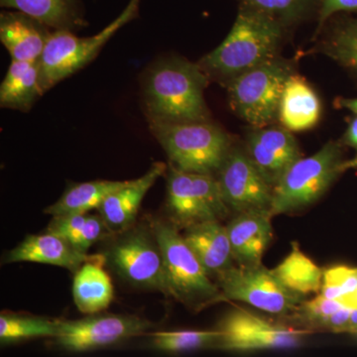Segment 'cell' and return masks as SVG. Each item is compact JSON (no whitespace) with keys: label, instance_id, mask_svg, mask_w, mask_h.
I'll list each match as a JSON object with an SVG mask.
<instances>
[{"label":"cell","instance_id":"1","mask_svg":"<svg viewBox=\"0 0 357 357\" xmlns=\"http://www.w3.org/2000/svg\"><path fill=\"white\" fill-rule=\"evenodd\" d=\"M208 76L199 64L168 58L148 70L143 93L149 121L194 122L210 121L204 100Z\"/></svg>","mask_w":357,"mask_h":357},{"label":"cell","instance_id":"2","mask_svg":"<svg viewBox=\"0 0 357 357\" xmlns=\"http://www.w3.org/2000/svg\"><path fill=\"white\" fill-rule=\"evenodd\" d=\"M285 29L266 14L241 6L227 38L198 64L208 76L229 82L276 58Z\"/></svg>","mask_w":357,"mask_h":357},{"label":"cell","instance_id":"3","mask_svg":"<svg viewBox=\"0 0 357 357\" xmlns=\"http://www.w3.org/2000/svg\"><path fill=\"white\" fill-rule=\"evenodd\" d=\"M149 124L170 165L183 172L215 176L234 146L229 134L211 121Z\"/></svg>","mask_w":357,"mask_h":357},{"label":"cell","instance_id":"4","mask_svg":"<svg viewBox=\"0 0 357 357\" xmlns=\"http://www.w3.org/2000/svg\"><path fill=\"white\" fill-rule=\"evenodd\" d=\"M150 229L163 255L169 297L196 312L227 301L173 223L153 220Z\"/></svg>","mask_w":357,"mask_h":357},{"label":"cell","instance_id":"5","mask_svg":"<svg viewBox=\"0 0 357 357\" xmlns=\"http://www.w3.org/2000/svg\"><path fill=\"white\" fill-rule=\"evenodd\" d=\"M140 1L130 0L124 10L112 23L93 36L79 37L74 32L65 30L52 32L39 60L43 95L89 64L115 33L137 18Z\"/></svg>","mask_w":357,"mask_h":357},{"label":"cell","instance_id":"6","mask_svg":"<svg viewBox=\"0 0 357 357\" xmlns=\"http://www.w3.org/2000/svg\"><path fill=\"white\" fill-rule=\"evenodd\" d=\"M344 161L340 145L330 141L316 154L295 162L274 187L272 218L316 203L342 174Z\"/></svg>","mask_w":357,"mask_h":357},{"label":"cell","instance_id":"7","mask_svg":"<svg viewBox=\"0 0 357 357\" xmlns=\"http://www.w3.org/2000/svg\"><path fill=\"white\" fill-rule=\"evenodd\" d=\"M292 74V64L276 57L234 77L227 84L230 107L255 128L273 123L278 119L284 88Z\"/></svg>","mask_w":357,"mask_h":357},{"label":"cell","instance_id":"8","mask_svg":"<svg viewBox=\"0 0 357 357\" xmlns=\"http://www.w3.org/2000/svg\"><path fill=\"white\" fill-rule=\"evenodd\" d=\"M166 208L169 222L178 229L222 220L229 215L215 176L188 173L169 166Z\"/></svg>","mask_w":357,"mask_h":357},{"label":"cell","instance_id":"9","mask_svg":"<svg viewBox=\"0 0 357 357\" xmlns=\"http://www.w3.org/2000/svg\"><path fill=\"white\" fill-rule=\"evenodd\" d=\"M227 301H239L277 316L291 317L305 297L282 285L273 271L259 265H234L215 279Z\"/></svg>","mask_w":357,"mask_h":357},{"label":"cell","instance_id":"10","mask_svg":"<svg viewBox=\"0 0 357 357\" xmlns=\"http://www.w3.org/2000/svg\"><path fill=\"white\" fill-rule=\"evenodd\" d=\"M107 250V261L128 283L169 296L163 255L151 229L121 232Z\"/></svg>","mask_w":357,"mask_h":357},{"label":"cell","instance_id":"11","mask_svg":"<svg viewBox=\"0 0 357 357\" xmlns=\"http://www.w3.org/2000/svg\"><path fill=\"white\" fill-rule=\"evenodd\" d=\"M218 349L255 351L296 349L304 344L312 331L278 325L243 309L234 310L220 321Z\"/></svg>","mask_w":357,"mask_h":357},{"label":"cell","instance_id":"12","mask_svg":"<svg viewBox=\"0 0 357 357\" xmlns=\"http://www.w3.org/2000/svg\"><path fill=\"white\" fill-rule=\"evenodd\" d=\"M153 324L133 314H95L76 321H60L55 342L68 351H96L137 337Z\"/></svg>","mask_w":357,"mask_h":357},{"label":"cell","instance_id":"13","mask_svg":"<svg viewBox=\"0 0 357 357\" xmlns=\"http://www.w3.org/2000/svg\"><path fill=\"white\" fill-rule=\"evenodd\" d=\"M217 174L222 198L231 213L271 215L274 188L258 171L245 150L234 145Z\"/></svg>","mask_w":357,"mask_h":357},{"label":"cell","instance_id":"14","mask_svg":"<svg viewBox=\"0 0 357 357\" xmlns=\"http://www.w3.org/2000/svg\"><path fill=\"white\" fill-rule=\"evenodd\" d=\"M246 153L272 187L302 158L297 140L285 128H259L248 133Z\"/></svg>","mask_w":357,"mask_h":357},{"label":"cell","instance_id":"15","mask_svg":"<svg viewBox=\"0 0 357 357\" xmlns=\"http://www.w3.org/2000/svg\"><path fill=\"white\" fill-rule=\"evenodd\" d=\"M166 171L165 163L155 162L144 175L126 181L105 199L98 211L109 232L119 234L132 227L143 199Z\"/></svg>","mask_w":357,"mask_h":357},{"label":"cell","instance_id":"16","mask_svg":"<svg viewBox=\"0 0 357 357\" xmlns=\"http://www.w3.org/2000/svg\"><path fill=\"white\" fill-rule=\"evenodd\" d=\"M52 32L48 26L20 11L0 14V41L11 61L39 62Z\"/></svg>","mask_w":357,"mask_h":357},{"label":"cell","instance_id":"17","mask_svg":"<svg viewBox=\"0 0 357 357\" xmlns=\"http://www.w3.org/2000/svg\"><path fill=\"white\" fill-rule=\"evenodd\" d=\"M98 255L81 252L62 237L46 231L31 234L6 256V263L32 262L66 268L76 273L84 263L96 259Z\"/></svg>","mask_w":357,"mask_h":357},{"label":"cell","instance_id":"18","mask_svg":"<svg viewBox=\"0 0 357 357\" xmlns=\"http://www.w3.org/2000/svg\"><path fill=\"white\" fill-rule=\"evenodd\" d=\"M271 220L269 213H243L230 220L227 229L236 264H261L273 238Z\"/></svg>","mask_w":357,"mask_h":357},{"label":"cell","instance_id":"19","mask_svg":"<svg viewBox=\"0 0 357 357\" xmlns=\"http://www.w3.org/2000/svg\"><path fill=\"white\" fill-rule=\"evenodd\" d=\"M184 230L185 243L211 279L236 265L227 227L220 220L199 223Z\"/></svg>","mask_w":357,"mask_h":357},{"label":"cell","instance_id":"20","mask_svg":"<svg viewBox=\"0 0 357 357\" xmlns=\"http://www.w3.org/2000/svg\"><path fill=\"white\" fill-rule=\"evenodd\" d=\"M321 105L314 89L304 77L294 74L289 77L282 93L278 119L291 132L309 130L318 124Z\"/></svg>","mask_w":357,"mask_h":357},{"label":"cell","instance_id":"21","mask_svg":"<svg viewBox=\"0 0 357 357\" xmlns=\"http://www.w3.org/2000/svg\"><path fill=\"white\" fill-rule=\"evenodd\" d=\"M107 257L98 255L84 263L75 273L73 297L77 310L84 314H100L110 306L114 298V284L105 270Z\"/></svg>","mask_w":357,"mask_h":357},{"label":"cell","instance_id":"22","mask_svg":"<svg viewBox=\"0 0 357 357\" xmlns=\"http://www.w3.org/2000/svg\"><path fill=\"white\" fill-rule=\"evenodd\" d=\"M0 6L27 14L53 31L75 32L88 26L79 0H0Z\"/></svg>","mask_w":357,"mask_h":357},{"label":"cell","instance_id":"23","mask_svg":"<svg viewBox=\"0 0 357 357\" xmlns=\"http://www.w3.org/2000/svg\"><path fill=\"white\" fill-rule=\"evenodd\" d=\"M42 96L39 62L11 61L0 86L1 107L27 112Z\"/></svg>","mask_w":357,"mask_h":357},{"label":"cell","instance_id":"24","mask_svg":"<svg viewBox=\"0 0 357 357\" xmlns=\"http://www.w3.org/2000/svg\"><path fill=\"white\" fill-rule=\"evenodd\" d=\"M126 184V181L96 180L76 183L66 190L56 203L47 206L46 215H84L102 206L110 194Z\"/></svg>","mask_w":357,"mask_h":357},{"label":"cell","instance_id":"25","mask_svg":"<svg viewBox=\"0 0 357 357\" xmlns=\"http://www.w3.org/2000/svg\"><path fill=\"white\" fill-rule=\"evenodd\" d=\"M292 251L274 269L275 276L284 287L297 295L306 297L319 293L323 283L324 270L307 257L297 243H292Z\"/></svg>","mask_w":357,"mask_h":357},{"label":"cell","instance_id":"26","mask_svg":"<svg viewBox=\"0 0 357 357\" xmlns=\"http://www.w3.org/2000/svg\"><path fill=\"white\" fill-rule=\"evenodd\" d=\"M105 230L109 231L100 215L84 213L53 217L46 231L62 237L77 250L86 253L102 238Z\"/></svg>","mask_w":357,"mask_h":357},{"label":"cell","instance_id":"27","mask_svg":"<svg viewBox=\"0 0 357 357\" xmlns=\"http://www.w3.org/2000/svg\"><path fill=\"white\" fill-rule=\"evenodd\" d=\"M60 319L43 317L2 312L0 316V340L1 344H16L39 337H56Z\"/></svg>","mask_w":357,"mask_h":357},{"label":"cell","instance_id":"28","mask_svg":"<svg viewBox=\"0 0 357 357\" xmlns=\"http://www.w3.org/2000/svg\"><path fill=\"white\" fill-rule=\"evenodd\" d=\"M151 347L157 351L180 354L204 349H218L222 333L220 331H176L155 333Z\"/></svg>","mask_w":357,"mask_h":357},{"label":"cell","instance_id":"29","mask_svg":"<svg viewBox=\"0 0 357 357\" xmlns=\"http://www.w3.org/2000/svg\"><path fill=\"white\" fill-rule=\"evenodd\" d=\"M241 6L250 7L266 14L284 27L295 24L306 18L314 8L318 11V0H239Z\"/></svg>","mask_w":357,"mask_h":357},{"label":"cell","instance_id":"30","mask_svg":"<svg viewBox=\"0 0 357 357\" xmlns=\"http://www.w3.org/2000/svg\"><path fill=\"white\" fill-rule=\"evenodd\" d=\"M321 47L326 55L357 73V20L333 28Z\"/></svg>","mask_w":357,"mask_h":357},{"label":"cell","instance_id":"31","mask_svg":"<svg viewBox=\"0 0 357 357\" xmlns=\"http://www.w3.org/2000/svg\"><path fill=\"white\" fill-rule=\"evenodd\" d=\"M356 293L357 267L335 265L324 270L319 294L326 299L338 301L347 307H356Z\"/></svg>","mask_w":357,"mask_h":357},{"label":"cell","instance_id":"32","mask_svg":"<svg viewBox=\"0 0 357 357\" xmlns=\"http://www.w3.org/2000/svg\"><path fill=\"white\" fill-rule=\"evenodd\" d=\"M344 307L347 306L342 302L326 299L319 294L314 299L303 301L290 318L306 326L307 330L323 328L328 319Z\"/></svg>","mask_w":357,"mask_h":357},{"label":"cell","instance_id":"33","mask_svg":"<svg viewBox=\"0 0 357 357\" xmlns=\"http://www.w3.org/2000/svg\"><path fill=\"white\" fill-rule=\"evenodd\" d=\"M340 13H357V0H318V30L335 14Z\"/></svg>","mask_w":357,"mask_h":357},{"label":"cell","instance_id":"34","mask_svg":"<svg viewBox=\"0 0 357 357\" xmlns=\"http://www.w3.org/2000/svg\"><path fill=\"white\" fill-rule=\"evenodd\" d=\"M344 143L357 149V116L352 119L347 128L344 134Z\"/></svg>","mask_w":357,"mask_h":357},{"label":"cell","instance_id":"35","mask_svg":"<svg viewBox=\"0 0 357 357\" xmlns=\"http://www.w3.org/2000/svg\"><path fill=\"white\" fill-rule=\"evenodd\" d=\"M337 107L351 110L357 116V98H338Z\"/></svg>","mask_w":357,"mask_h":357},{"label":"cell","instance_id":"36","mask_svg":"<svg viewBox=\"0 0 357 357\" xmlns=\"http://www.w3.org/2000/svg\"><path fill=\"white\" fill-rule=\"evenodd\" d=\"M349 169H357V155L352 159L345 160V161L342 162V165H340L342 173L349 170Z\"/></svg>","mask_w":357,"mask_h":357},{"label":"cell","instance_id":"37","mask_svg":"<svg viewBox=\"0 0 357 357\" xmlns=\"http://www.w3.org/2000/svg\"><path fill=\"white\" fill-rule=\"evenodd\" d=\"M351 335H354V337H357V330L354 331V332H352Z\"/></svg>","mask_w":357,"mask_h":357},{"label":"cell","instance_id":"38","mask_svg":"<svg viewBox=\"0 0 357 357\" xmlns=\"http://www.w3.org/2000/svg\"><path fill=\"white\" fill-rule=\"evenodd\" d=\"M356 307H357V293H356Z\"/></svg>","mask_w":357,"mask_h":357}]
</instances>
